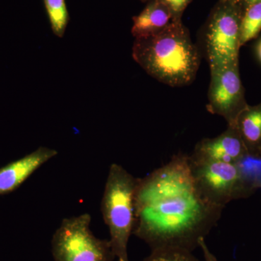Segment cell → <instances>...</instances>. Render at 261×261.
Listing matches in <instances>:
<instances>
[{
	"label": "cell",
	"mask_w": 261,
	"mask_h": 261,
	"mask_svg": "<svg viewBox=\"0 0 261 261\" xmlns=\"http://www.w3.org/2000/svg\"><path fill=\"white\" fill-rule=\"evenodd\" d=\"M142 261H200L192 252L178 249H157Z\"/></svg>",
	"instance_id": "14"
},
{
	"label": "cell",
	"mask_w": 261,
	"mask_h": 261,
	"mask_svg": "<svg viewBox=\"0 0 261 261\" xmlns=\"http://www.w3.org/2000/svg\"><path fill=\"white\" fill-rule=\"evenodd\" d=\"M250 159L261 161V102L247 105L234 124Z\"/></svg>",
	"instance_id": "10"
},
{
	"label": "cell",
	"mask_w": 261,
	"mask_h": 261,
	"mask_svg": "<svg viewBox=\"0 0 261 261\" xmlns=\"http://www.w3.org/2000/svg\"><path fill=\"white\" fill-rule=\"evenodd\" d=\"M51 30L58 37L64 36L69 16L65 0H44Z\"/></svg>",
	"instance_id": "13"
},
{
	"label": "cell",
	"mask_w": 261,
	"mask_h": 261,
	"mask_svg": "<svg viewBox=\"0 0 261 261\" xmlns=\"http://www.w3.org/2000/svg\"><path fill=\"white\" fill-rule=\"evenodd\" d=\"M243 12L231 0H219L201 29L199 49L210 69L240 64Z\"/></svg>",
	"instance_id": "5"
},
{
	"label": "cell",
	"mask_w": 261,
	"mask_h": 261,
	"mask_svg": "<svg viewBox=\"0 0 261 261\" xmlns=\"http://www.w3.org/2000/svg\"><path fill=\"white\" fill-rule=\"evenodd\" d=\"M237 6L241 9L242 12L245 11L249 6L255 3L261 2V0H231Z\"/></svg>",
	"instance_id": "17"
},
{
	"label": "cell",
	"mask_w": 261,
	"mask_h": 261,
	"mask_svg": "<svg viewBox=\"0 0 261 261\" xmlns=\"http://www.w3.org/2000/svg\"><path fill=\"white\" fill-rule=\"evenodd\" d=\"M138 179L121 165L113 163L105 185L101 211L118 261H129L128 244L135 230V194Z\"/></svg>",
	"instance_id": "3"
},
{
	"label": "cell",
	"mask_w": 261,
	"mask_h": 261,
	"mask_svg": "<svg viewBox=\"0 0 261 261\" xmlns=\"http://www.w3.org/2000/svg\"><path fill=\"white\" fill-rule=\"evenodd\" d=\"M173 21L169 10L158 0H149L145 9L133 17L132 34L137 39L154 35Z\"/></svg>",
	"instance_id": "11"
},
{
	"label": "cell",
	"mask_w": 261,
	"mask_h": 261,
	"mask_svg": "<svg viewBox=\"0 0 261 261\" xmlns=\"http://www.w3.org/2000/svg\"><path fill=\"white\" fill-rule=\"evenodd\" d=\"M188 156L178 152L138 179L133 234L152 250L192 252L221 219L224 207L211 203L201 195L192 176Z\"/></svg>",
	"instance_id": "1"
},
{
	"label": "cell",
	"mask_w": 261,
	"mask_h": 261,
	"mask_svg": "<svg viewBox=\"0 0 261 261\" xmlns=\"http://www.w3.org/2000/svg\"><path fill=\"white\" fill-rule=\"evenodd\" d=\"M189 158L201 162L242 164L249 159V154L235 127L227 126L217 137L200 141Z\"/></svg>",
	"instance_id": "8"
},
{
	"label": "cell",
	"mask_w": 261,
	"mask_h": 261,
	"mask_svg": "<svg viewBox=\"0 0 261 261\" xmlns=\"http://www.w3.org/2000/svg\"><path fill=\"white\" fill-rule=\"evenodd\" d=\"M210 70L207 111L223 117L227 126H233L240 113L248 105L240 77V64Z\"/></svg>",
	"instance_id": "7"
},
{
	"label": "cell",
	"mask_w": 261,
	"mask_h": 261,
	"mask_svg": "<svg viewBox=\"0 0 261 261\" xmlns=\"http://www.w3.org/2000/svg\"><path fill=\"white\" fill-rule=\"evenodd\" d=\"M140 1L143 2V3H148L149 0H140Z\"/></svg>",
	"instance_id": "20"
},
{
	"label": "cell",
	"mask_w": 261,
	"mask_h": 261,
	"mask_svg": "<svg viewBox=\"0 0 261 261\" xmlns=\"http://www.w3.org/2000/svg\"><path fill=\"white\" fill-rule=\"evenodd\" d=\"M189 158V156H188ZM189 165L197 190L214 205L225 207L233 200L247 198L258 190L254 165L194 161Z\"/></svg>",
	"instance_id": "4"
},
{
	"label": "cell",
	"mask_w": 261,
	"mask_h": 261,
	"mask_svg": "<svg viewBox=\"0 0 261 261\" xmlns=\"http://www.w3.org/2000/svg\"><path fill=\"white\" fill-rule=\"evenodd\" d=\"M90 215L63 220L51 238L55 261H113L116 258L109 240L96 238L90 230Z\"/></svg>",
	"instance_id": "6"
},
{
	"label": "cell",
	"mask_w": 261,
	"mask_h": 261,
	"mask_svg": "<svg viewBox=\"0 0 261 261\" xmlns=\"http://www.w3.org/2000/svg\"><path fill=\"white\" fill-rule=\"evenodd\" d=\"M135 61L150 76L171 87H184L195 80L201 53L182 21H173L154 35L135 39Z\"/></svg>",
	"instance_id": "2"
},
{
	"label": "cell",
	"mask_w": 261,
	"mask_h": 261,
	"mask_svg": "<svg viewBox=\"0 0 261 261\" xmlns=\"http://www.w3.org/2000/svg\"><path fill=\"white\" fill-rule=\"evenodd\" d=\"M57 154L56 149L39 147L30 154L0 168V196L15 191Z\"/></svg>",
	"instance_id": "9"
},
{
	"label": "cell",
	"mask_w": 261,
	"mask_h": 261,
	"mask_svg": "<svg viewBox=\"0 0 261 261\" xmlns=\"http://www.w3.org/2000/svg\"><path fill=\"white\" fill-rule=\"evenodd\" d=\"M199 247H200L201 250H202L205 261H218L216 257L215 256L212 252L211 251L210 249L207 247L205 238L200 239V241H199Z\"/></svg>",
	"instance_id": "16"
},
{
	"label": "cell",
	"mask_w": 261,
	"mask_h": 261,
	"mask_svg": "<svg viewBox=\"0 0 261 261\" xmlns=\"http://www.w3.org/2000/svg\"><path fill=\"white\" fill-rule=\"evenodd\" d=\"M171 13L173 21H181L182 15L192 0H158Z\"/></svg>",
	"instance_id": "15"
},
{
	"label": "cell",
	"mask_w": 261,
	"mask_h": 261,
	"mask_svg": "<svg viewBox=\"0 0 261 261\" xmlns=\"http://www.w3.org/2000/svg\"><path fill=\"white\" fill-rule=\"evenodd\" d=\"M261 31V2L249 6L242 15L240 23L241 47L255 39Z\"/></svg>",
	"instance_id": "12"
},
{
	"label": "cell",
	"mask_w": 261,
	"mask_h": 261,
	"mask_svg": "<svg viewBox=\"0 0 261 261\" xmlns=\"http://www.w3.org/2000/svg\"><path fill=\"white\" fill-rule=\"evenodd\" d=\"M259 164H254L255 167V172H256L257 185H258V189L261 190V161H258Z\"/></svg>",
	"instance_id": "18"
},
{
	"label": "cell",
	"mask_w": 261,
	"mask_h": 261,
	"mask_svg": "<svg viewBox=\"0 0 261 261\" xmlns=\"http://www.w3.org/2000/svg\"><path fill=\"white\" fill-rule=\"evenodd\" d=\"M256 53L257 58H258V59L260 60V61L261 62V39L257 44Z\"/></svg>",
	"instance_id": "19"
}]
</instances>
